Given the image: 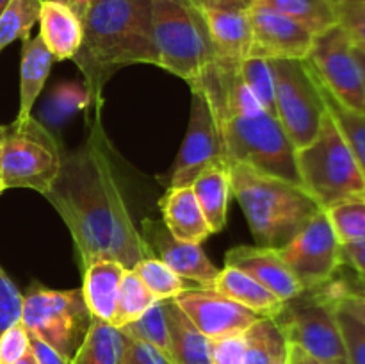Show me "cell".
I'll use <instances>...</instances> for the list:
<instances>
[{
    "instance_id": "obj_35",
    "label": "cell",
    "mask_w": 365,
    "mask_h": 364,
    "mask_svg": "<svg viewBox=\"0 0 365 364\" xmlns=\"http://www.w3.org/2000/svg\"><path fill=\"white\" fill-rule=\"evenodd\" d=\"M324 211L342 245L365 241V196L335 203Z\"/></svg>"
},
{
    "instance_id": "obj_23",
    "label": "cell",
    "mask_w": 365,
    "mask_h": 364,
    "mask_svg": "<svg viewBox=\"0 0 365 364\" xmlns=\"http://www.w3.org/2000/svg\"><path fill=\"white\" fill-rule=\"evenodd\" d=\"M53 61L56 59L43 43L41 36L24 39L20 61V109L16 120L21 121L32 116V109L48 79Z\"/></svg>"
},
{
    "instance_id": "obj_33",
    "label": "cell",
    "mask_w": 365,
    "mask_h": 364,
    "mask_svg": "<svg viewBox=\"0 0 365 364\" xmlns=\"http://www.w3.org/2000/svg\"><path fill=\"white\" fill-rule=\"evenodd\" d=\"M134 270L150 289V293L155 296L157 302L177 298L184 289L191 288L189 280L175 273L168 264H164L157 257H146V259L139 261Z\"/></svg>"
},
{
    "instance_id": "obj_36",
    "label": "cell",
    "mask_w": 365,
    "mask_h": 364,
    "mask_svg": "<svg viewBox=\"0 0 365 364\" xmlns=\"http://www.w3.org/2000/svg\"><path fill=\"white\" fill-rule=\"evenodd\" d=\"M239 75L255 95L266 113L277 116V102H274V77L267 59L260 57H246L239 64Z\"/></svg>"
},
{
    "instance_id": "obj_8",
    "label": "cell",
    "mask_w": 365,
    "mask_h": 364,
    "mask_svg": "<svg viewBox=\"0 0 365 364\" xmlns=\"http://www.w3.org/2000/svg\"><path fill=\"white\" fill-rule=\"evenodd\" d=\"M339 293L335 278L323 288L305 289L298 298L285 302L280 316L274 318L287 343L323 364H349L337 320Z\"/></svg>"
},
{
    "instance_id": "obj_10",
    "label": "cell",
    "mask_w": 365,
    "mask_h": 364,
    "mask_svg": "<svg viewBox=\"0 0 365 364\" xmlns=\"http://www.w3.org/2000/svg\"><path fill=\"white\" fill-rule=\"evenodd\" d=\"M274 77L277 118L296 150L309 145L327 114L323 91L307 59H267Z\"/></svg>"
},
{
    "instance_id": "obj_18",
    "label": "cell",
    "mask_w": 365,
    "mask_h": 364,
    "mask_svg": "<svg viewBox=\"0 0 365 364\" xmlns=\"http://www.w3.org/2000/svg\"><path fill=\"white\" fill-rule=\"evenodd\" d=\"M225 264L248 273L284 302L298 298L305 291L277 248L259 245L234 246L225 256Z\"/></svg>"
},
{
    "instance_id": "obj_4",
    "label": "cell",
    "mask_w": 365,
    "mask_h": 364,
    "mask_svg": "<svg viewBox=\"0 0 365 364\" xmlns=\"http://www.w3.org/2000/svg\"><path fill=\"white\" fill-rule=\"evenodd\" d=\"M302 186L323 209L365 196V175L331 114H324L316 138L296 150Z\"/></svg>"
},
{
    "instance_id": "obj_27",
    "label": "cell",
    "mask_w": 365,
    "mask_h": 364,
    "mask_svg": "<svg viewBox=\"0 0 365 364\" xmlns=\"http://www.w3.org/2000/svg\"><path fill=\"white\" fill-rule=\"evenodd\" d=\"M125 334L110 323L93 318V323L75 355L73 364H120Z\"/></svg>"
},
{
    "instance_id": "obj_56",
    "label": "cell",
    "mask_w": 365,
    "mask_h": 364,
    "mask_svg": "<svg viewBox=\"0 0 365 364\" xmlns=\"http://www.w3.org/2000/svg\"><path fill=\"white\" fill-rule=\"evenodd\" d=\"M331 2H334V4H335V2H341V0H331ZM362 2H365V0H362Z\"/></svg>"
},
{
    "instance_id": "obj_52",
    "label": "cell",
    "mask_w": 365,
    "mask_h": 364,
    "mask_svg": "<svg viewBox=\"0 0 365 364\" xmlns=\"http://www.w3.org/2000/svg\"><path fill=\"white\" fill-rule=\"evenodd\" d=\"M41 2H63V4H68V6L73 7V0H41Z\"/></svg>"
},
{
    "instance_id": "obj_51",
    "label": "cell",
    "mask_w": 365,
    "mask_h": 364,
    "mask_svg": "<svg viewBox=\"0 0 365 364\" xmlns=\"http://www.w3.org/2000/svg\"><path fill=\"white\" fill-rule=\"evenodd\" d=\"M273 364H289V359H287V350H285V352H282L280 355H278L277 359L273 360Z\"/></svg>"
},
{
    "instance_id": "obj_29",
    "label": "cell",
    "mask_w": 365,
    "mask_h": 364,
    "mask_svg": "<svg viewBox=\"0 0 365 364\" xmlns=\"http://www.w3.org/2000/svg\"><path fill=\"white\" fill-rule=\"evenodd\" d=\"M155 302V296L150 293V289L146 288L141 277L135 273L134 268L125 270L123 277H121L120 291H118L116 310H114L110 325L116 328H123L125 325L132 323L139 316H143Z\"/></svg>"
},
{
    "instance_id": "obj_34",
    "label": "cell",
    "mask_w": 365,
    "mask_h": 364,
    "mask_svg": "<svg viewBox=\"0 0 365 364\" xmlns=\"http://www.w3.org/2000/svg\"><path fill=\"white\" fill-rule=\"evenodd\" d=\"M120 330L123 332V334H127L128 338L148 343V345L155 346L160 352L170 355L171 339L170 327H168L166 320V309H164V300L163 302L153 303L143 316H139L138 320L132 321V323L125 325Z\"/></svg>"
},
{
    "instance_id": "obj_12",
    "label": "cell",
    "mask_w": 365,
    "mask_h": 364,
    "mask_svg": "<svg viewBox=\"0 0 365 364\" xmlns=\"http://www.w3.org/2000/svg\"><path fill=\"white\" fill-rule=\"evenodd\" d=\"M341 246L327 211L321 209L278 252L303 288L316 289L334 280L341 270Z\"/></svg>"
},
{
    "instance_id": "obj_14",
    "label": "cell",
    "mask_w": 365,
    "mask_h": 364,
    "mask_svg": "<svg viewBox=\"0 0 365 364\" xmlns=\"http://www.w3.org/2000/svg\"><path fill=\"white\" fill-rule=\"evenodd\" d=\"M173 300L207 339L246 332L260 320L259 314L221 295L214 288L191 285Z\"/></svg>"
},
{
    "instance_id": "obj_44",
    "label": "cell",
    "mask_w": 365,
    "mask_h": 364,
    "mask_svg": "<svg viewBox=\"0 0 365 364\" xmlns=\"http://www.w3.org/2000/svg\"><path fill=\"white\" fill-rule=\"evenodd\" d=\"M31 352L38 364H73V360L61 355L57 350H53L52 346H48L45 341L34 338V335H31Z\"/></svg>"
},
{
    "instance_id": "obj_3",
    "label": "cell",
    "mask_w": 365,
    "mask_h": 364,
    "mask_svg": "<svg viewBox=\"0 0 365 364\" xmlns=\"http://www.w3.org/2000/svg\"><path fill=\"white\" fill-rule=\"evenodd\" d=\"M232 196L242 207L259 246L284 248L323 207L302 184L264 175L245 164H228Z\"/></svg>"
},
{
    "instance_id": "obj_5",
    "label": "cell",
    "mask_w": 365,
    "mask_h": 364,
    "mask_svg": "<svg viewBox=\"0 0 365 364\" xmlns=\"http://www.w3.org/2000/svg\"><path fill=\"white\" fill-rule=\"evenodd\" d=\"M159 66L192 84L217 59L205 18L192 0H152Z\"/></svg>"
},
{
    "instance_id": "obj_41",
    "label": "cell",
    "mask_w": 365,
    "mask_h": 364,
    "mask_svg": "<svg viewBox=\"0 0 365 364\" xmlns=\"http://www.w3.org/2000/svg\"><path fill=\"white\" fill-rule=\"evenodd\" d=\"M212 364H242L246 355V332L209 339Z\"/></svg>"
},
{
    "instance_id": "obj_45",
    "label": "cell",
    "mask_w": 365,
    "mask_h": 364,
    "mask_svg": "<svg viewBox=\"0 0 365 364\" xmlns=\"http://www.w3.org/2000/svg\"><path fill=\"white\" fill-rule=\"evenodd\" d=\"M339 288H341V295H339V303L344 307L348 313H351L353 316L359 318L360 321L365 325V300L360 296L353 295L346 289L344 282H339Z\"/></svg>"
},
{
    "instance_id": "obj_30",
    "label": "cell",
    "mask_w": 365,
    "mask_h": 364,
    "mask_svg": "<svg viewBox=\"0 0 365 364\" xmlns=\"http://www.w3.org/2000/svg\"><path fill=\"white\" fill-rule=\"evenodd\" d=\"M287 350V339L271 318H260L246 330V355L242 364H273Z\"/></svg>"
},
{
    "instance_id": "obj_55",
    "label": "cell",
    "mask_w": 365,
    "mask_h": 364,
    "mask_svg": "<svg viewBox=\"0 0 365 364\" xmlns=\"http://www.w3.org/2000/svg\"><path fill=\"white\" fill-rule=\"evenodd\" d=\"M4 191V189H2V181H0V193H2Z\"/></svg>"
},
{
    "instance_id": "obj_47",
    "label": "cell",
    "mask_w": 365,
    "mask_h": 364,
    "mask_svg": "<svg viewBox=\"0 0 365 364\" xmlns=\"http://www.w3.org/2000/svg\"><path fill=\"white\" fill-rule=\"evenodd\" d=\"M91 2H93V0H73V9L77 11L78 16L82 18V14L86 13V9H88V6Z\"/></svg>"
},
{
    "instance_id": "obj_24",
    "label": "cell",
    "mask_w": 365,
    "mask_h": 364,
    "mask_svg": "<svg viewBox=\"0 0 365 364\" xmlns=\"http://www.w3.org/2000/svg\"><path fill=\"white\" fill-rule=\"evenodd\" d=\"M202 213L212 234L221 232L227 225L228 202L232 196L228 164H214L203 170L191 184Z\"/></svg>"
},
{
    "instance_id": "obj_7",
    "label": "cell",
    "mask_w": 365,
    "mask_h": 364,
    "mask_svg": "<svg viewBox=\"0 0 365 364\" xmlns=\"http://www.w3.org/2000/svg\"><path fill=\"white\" fill-rule=\"evenodd\" d=\"M63 152L59 139L38 118L4 125L0 136L2 189L27 188L46 195L59 175Z\"/></svg>"
},
{
    "instance_id": "obj_11",
    "label": "cell",
    "mask_w": 365,
    "mask_h": 364,
    "mask_svg": "<svg viewBox=\"0 0 365 364\" xmlns=\"http://www.w3.org/2000/svg\"><path fill=\"white\" fill-rule=\"evenodd\" d=\"M309 64L321 84L349 109L365 114V86L356 59L355 45L348 32L335 24L316 34L310 49Z\"/></svg>"
},
{
    "instance_id": "obj_54",
    "label": "cell",
    "mask_w": 365,
    "mask_h": 364,
    "mask_svg": "<svg viewBox=\"0 0 365 364\" xmlns=\"http://www.w3.org/2000/svg\"><path fill=\"white\" fill-rule=\"evenodd\" d=\"M2 132H4V125H0V136H2Z\"/></svg>"
},
{
    "instance_id": "obj_21",
    "label": "cell",
    "mask_w": 365,
    "mask_h": 364,
    "mask_svg": "<svg viewBox=\"0 0 365 364\" xmlns=\"http://www.w3.org/2000/svg\"><path fill=\"white\" fill-rule=\"evenodd\" d=\"M127 268L116 261L102 259L95 261L82 270V295L89 313L96 320L110 323L116 310L118 291H120L121 277Z\"/></svg>"
},
{
    "instance_id": "obj_53",
    "label": "cell",
    "mask_w": 365,
    "mask_h": 364,
    "mask_svg": "<svg viewBox=\"0 0 365 364\" xmlns=\"http://www.w3.org/2000/svg\"><path fill=\"white\" fill-rule=\"evenodd\" d=\"M7 2H9V0H0V13H2L4 7L7 6Z\"/></svg>"
},
{
    "instance_id": "obj_37",
    "label": "cell",
    "mask_w": 365,
    "mask_h": 364,
    "mask_svg": "<svg viewBox=\"0 0 365 364\" xmlns=\"http://www.w3.org/2000/svg\"><path fill=\"white\" fill-rule=\"evenodd\" d=\"M341 289V288H339ZM341 295V293H339ZM337 320L349 364H365V325L337 302Z\"/></svg>"
},
{
    "instance_id": "obj_38",
    "label": "cell",
    "mask_w": 365,
    "mask_h": 364,
    "mask_svg": "<svg viewBox=\"0 0 365 364\" xmlns=\"http://www.w3.org/2000/svg\"><path fill=\"white\" fill-rule=\"evenodd\" d=\"M337 24L348 32L355 46L365 52V2L362 0H341L335 2Z\"/></svg>"
},
{
    "instance_id": "obj_17",
    "label": "cell",
    "mask_w": 365,
    "mask_h": 364,
    "mask_svg": "<svg viewBox=\"0 0 365 364\" xmlns=\"http://www.w3.org/2000/svg\"><path fill=\"white\" fill-rule=\"evenodd\" d=\"M141 236L153 257L163 261L177 275L202 288H212L220 275V268L210 263L202 245L180 241L173 238L164 221L145 218L141 223Z\"/></svg>"
},
{
    "instance_id": "obj_16",
    "label": "cell",
    "mask_w": 365,
    "mask_h": 364,
    "mask_svg": "<svg viewBox=\"0 0 365 364\" xmlns=\"http://www.w3.org/2000/svg\"><path fill=\"white\" fill-rule=\"evenodd\" d=\"M205 18L217 59L239 64L252 49V0H192Z\"/></svg>"
},
{
    "instance_id": "obj_15",
    "label": "cell",
    "mask_w": 365,
    "mask_h": 364,
    "mask_svg": "<svg viewBox=\"0 0 365 364\" xmlns=\"http://www.w3.org/2000/svg\"><path fill=\"white\" fill-rule=\"evenodd\" d=\"M252 49L250 57L260 59H307L316 34L299 21L269 9L252 4Z\"/></svg>"
},
{
    "instance_id": "obj_39",
    "label": "cell",
    "mask_w": 365,
    "mask_h": 364,
    "mask_svg": "<svg viewBox=\"0 0 365 364\" xmlns=\"http://www.w3.org/2000/svg\"><path fill=\"white\" fill-rule=\"evenodd\" d=\"M21 302H24V295L16 288V284L11 280L6 270L0 266V334L7 327L20 321Z\"/></svg>"
},
{
    "instance_id": "obj_28",
    "label": "cell",
    "mask_w": 365,
    "mask_h": 364,
    "mask_svg": "<svg viewBox=\"0 0 365 364\" xmlns=\"http://www.w3.org/2000/svg\"><path fill=\"white\" fill-rule=\"evenodd\" d=\"M257 6L269 7L305 25L314 34L337 24L335 4L331 0H252Z\"/></svg>"
},
{
    "instance_id": "obj_19",
    "label": "cell",
    "mask_w": 365,
    "mask_h": 364,
    "mask_svg": "<svg viewBox=\"0 0 365 364\" xmlns=\"http://www.w3.org/2000/svg\"><path fill=\"white\" fill-rule=\"evenodd\" d=\"M39 36L56 61L73 59L84 38L82 18L63 2H41Z\"/></svg>"
},
{
    "instance_id": "obj_50",
    "label": "cell",
    "mask_w": 365,
    "mask_h": 364,
    "mask_svg": "<svg viewBox=\"0 0 365 364\" xmlns=\"http://www.w3.org/2000/svg\"><path fill=\"white\" fill-rule=\"evenodd\" d=\"M16 364H38V363H36L34 355H32V352H31V350H29V352H27V353H25V355H24V357H21V359H20V360H18V363H16Z\"/></svg>"
},
{
    "instance_id": "obj_9",
    "label": "cell",
    "mask_w": 365,
    "mask_h": 364,
    "mask_svg": "<svg viewBox=\"0 0 365 364\" xmlns=\"http://www.w3.org/2000/svg\"><path fill=\"white\" fill-rule=\"evenodd\" d=\"M20 321L29 334L73 360L91 327L93 316L81 288L63 291L32 282L24 295Z\"/></svg>"
},
{
    "instance_id": "obj_49",
    "label": "cell",
    "mask_w": 365,
    "mask_h": 364,
    "mask_svg": "<svg viewBox=\"0 0 365 364\" xmlns=\"http://www.w3.org/2000/svg\"><path fill=\"white\" fill-rule=\"evenodd\" d=\"M344 285H346V289H348L349 293H353V295L360 296V298L365 300V284H364V285H359V288H351V285H348V284H346V282H344Z\"/></svg>"
},
{
    "instance_id": "obj_43",
    "label": "cell",
    "mask_w": 365,
    "mask_h": 364,
    "mask_svg": "<svg viewBox=\"0 0 365 364\" xmlns=\"http://www.w3.org/2000/svg\"><path fill=\"white\" fill-rule=\"evenodd\" d=\"M342 266H349L365 284V241L346 243L341 246Z\"/></svg>"
},
{
    "instance_id": "obj_13",
    "label": "cell",
    "mask_w": 365,
    "mask_h": 364,
    "mask_svg": "<svg viewBox=\"0 0 365 364\" xmlns=\"http://www.w3.org/2000/svg\"><path fill=\"white\" fill-rule=\"evenodd\" d=\"M191 118L173 166L164 177L166 188L191 186L195 178L214 164L227 163L220 128L209 102L200 91H191Z\"/></svg>"
},
{
    "instance_id": "obj_26",
    "label": "cell",
    "mask_w": 365,
    "mask_h": 364,
    "mask_svg": "<svg viewBox=\"0 0 365 364\" xmlns=\"http://www.w3.org/2000/svg\"><path fill=\"white\" fill-rule=\"evenodd\" d=\"M91 103V93L86 88L84 81L59 82L43 100L38 120L53 134L56 131H61L78 111H84Z\"/></svg>"
},
{
    "instance_id": "obj_48",
    "label": "cell",
    "mask_w": 365,
    "mask_h": 364,
    "mask_svg": "<svg viewBox=\"0 0 365 364\" xmlns=\"http://www.w3.org/2000/svg\"><path fill=\"white\" fill-rule=\"evenodd\" d=\"M353 45H355V43H353ZM355 52H356V59H359V64H360V70H362L364 86H365V52L364 50H360L359 46H355Z\"/></svg>"
},
{
    "instance_id": "obj_31",
    "label": "cell",
    "mask_w": 365,
    "mask_h": 364,
    "mask_svg": "<svg viewBox=\"0 0 365 364\" xmlns=\"http://www.w3.org/2000/svg\"><path fill=\"white\" fill-rule=\"evenodd\" d=\"M319 81V79H317ZM321 91H323L324 103H327L328 113L331 114L334 121L337 123L339 131L342 132L344 139L348 141L349 148H351L353 156L359 161L360 168H362L365 175V114L356 113V111L349 109V107L342 106L323 84H321Z\"/></svg>"
},
{
    "instance_id": "obj_40",
    "label": "cell",
    "mask_w": 365,
    "mask_h": 364,
    "mask_svg": "<svg viewBox=\"0 0 365 364\" xmlns=\"http://www.w3.org/2000/svg\"><path fill=\"white\" fill-rule=\"evenodd\" d=\"M31 350V334L21 321L0 334V364H16Z\"/></svg>"
},
{
    "instance_id": "obj_20",
    "label": "cell",
    "mask_w": 365,
    "mask_h": 364,
    "mask_svg": "<svg viewBox=\"0 0 365 364\" xmlns=\"http://www.w3.org/2000/svg\"><path fill=\"white\" fill-rule=\"evenodd\" d=\"M159 207L164 225L173 238L202 245L212 234L191 186L168 188L159 200Z\"/></svg>"
},
{
    "instance_id": "obj_22",
    "label": "cell",
    "mask_w": 365,
    "mask_h": 364,
    "mask_svg": "<svg viewBox=\"0 0 365 364\" xmlns=\"http://www.w3.org/2000/svg\"><path fill=\"white\" fill-rule=\"evenodd\" d=\"M212 288L234 302L241 303L246 309L259 314L260 318L274 320V318L280 316L285 307L284 300L273 295L260 282H257L255 278L250 277L239 268L227 266V264H225L223 270H220V275H217Z\"/></svg>"
},
{
    "instance_id": "obj_32",
    "label": "cell",
    "mask_w": 365,
    "mask_h": 364,
    "mask_svg": "<svg viewBox=\"0 0 365 364\" xmlns=\"http://www.w3.org/2000/svg\"><path fill=\"white\" fill-rule=\"evenodd\" d=\"M41 0H9L0 13V52L16 39H27L39 21Z\"/></svg>"
},
{
    "instance_id": "obj_1",
    "label": "cell",
    "mask_w": 365,
    "mask_h": 364,
    "mask_svg": "<svg viewBox=\"0 0 365 364\" xmlns=\"http://www.w3.org/2000/svg\"><path fill=\"white\" fill-rule=\"evenodd\" d=\"M103 139L96 114L88 141L63 152L59 175L45 198L71 232L81 270L102 259L130 270L153 256L128 214Z\"/></svg>"
},
{
    "instance_id": "obj_46",
    "label": "cell",
    "mask_w": 365,
    "mask_h": 364,
    "mask_svg": "<svg viewBox=\"0 0 365 364\" xmlns=\"http://www.w3.org/2000/svg\"><path fill=\"white\" fill-rule=\"evenodd\" d=\"M287 359L289 364H323L292 343H287Z\"/></svg>"
},
{
    "instance_id": "obj_2",
    "label": "cell",
    "mask_w": 365,
    "mask_h": 364,
    "mask_svg": "<svg viewBox=\"0 0 365 364\" xmlns=\"http://www.w3.org/2000/svg\"><path fill=\"white\" fill-rule=\"evenodd\" d=\"M84 38L73 61L93 102L110 75L128 64L159 66L153 41L152 0H93L82 14Z\"/></svg>"
},
{
    "instance_id": "obj_25",
    "label": "cell",
    "mask_w": 365,
    "mask_h": 364,
    "mask_svg": "<svg viewBox=\"0 0 365 364\" xmlns=\"http://www.w3.org/2000/svg\"><path fill=\"white\" fill-rule=\"evenodd\" d=\"M170 327V357L175 364H212L209 339L192 325L175 300H164Z\"/></svg>"
},
{
    "instance_id": "obj_6",
    "label": "cell",
    "mask_w": 365,
    "mask_h": 364,
    "mask_svg": "<svg viewBox=\"0 0 365 364\" xmlns=\"http://www.w3.org/2000/svg\"><path fill=\"white\" fill-rule=\"evenodd\" d=\"M227 164H245L264 175L302 184L296 163V146L277 116H228L217 121Z\"/></svg>"
},
{
    "instance_id": "obj_42",
    "label": "cell",
    "mask_w": 365,
    "mask_h": 364,
    "mask_svg": "<svg viewBox=\"0 0 365 364\" xmlns=\"http://www.w3.org/2000/svg\"><path fill=\"white\" fill-rule=\"evenodd\" d=\"M120 364H175L168 353L160 352L155 346L139 339L128 338L125 334V348Z\"/></svg>"
}]
</instances>
